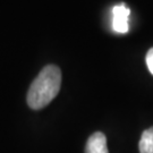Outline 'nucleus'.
<instances>
[{
  "mask_svg": "<svg viewBox=\"0 0 153 153\" xmlns=\"http://www.w3.org/2000/svg\"><path fill=\"white\" fill-rule=\"evenodd\" d=\"M61 85V71L55 65L45 66L33 81L27 92V104L33 110L47 107L57 97Z\"/></svg>",
  "mask_w": 153,
  "mask_h": 153,
  "instance_id": "f257e3e1",
  "label": "nucleus"
},
{
  "mask_svg": "<svg viewBox=\"0 0 153 153\" xmlns=\"http://www.w3.org/2000/svg\"><path fill=\"white\" fill-rule=\"evenodd\" d=\"M131 9L125 4L116 5L112 8V30L116 33L125 34L129 31Z\"/></svg>",
  "mask_w": 153,
  "mask_h": 153,
  "instance_id": "f03ea898",
  "label": "nucleus"
},
{
  "mask_svg": "<svg viewBox=\"0 0 153 153\" xmlns=\"http://www.w3.org/2000/svg\"><path fill=\"white\" fill-rule=\"evenodd\" d=\"M85 153H109L107 146V137L103 133L97 131L88 137Z\"/></svg>",
  "mask_w": 153,
  "mask_h": 153,
  "instance_id": "7ed1b4c3",
  "label": "nucleus"
},
{
  "mask_svg": "<svg viewBox=\"0 0 153 153\" xmlns=\"http://www.w3.org/2000/svg\"><path fill=\"white\" fill-rule=\"evenodd\" d=\"M140 153H153V127H150L143 131L140 143Z\"/></svg>",
  "mask_w": 153,
  "mask_h": 153,
  "instance_id": "20e7f679",
  "label": "nucleus"
},
{
  "mask_svg": "<svg viewBox=\"0 0 153 153\" xmlns=\"http://www.w3.org/2000/svg\"><path fill=\"white\" fill-rule=\"evenodd\" d=\"M145 60H146V66H148L149 71H150V73L153 75V48H151V49L148 51Z\"/></svg>",
  "mask_w": 153,
  "mask_h": 153,
  "instance_id": "39448f33",
  "label": "nucleus"
}]
</instances>
